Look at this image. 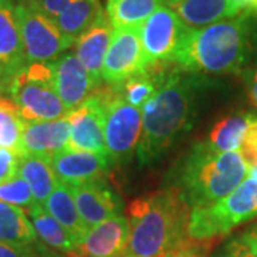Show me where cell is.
Segmentation results:
<instances>
[{
	"label": "cell",
	"instance_id": "20",
	"mask_svg": "<svg viewBox=\"0 0 257 257\" xmlns=\"http://www.w3.org/2000/svg\"><path fill=\"white\" fill-rule=\"evenodd\" d=\"M18 175L25 179L33 193L35 202L45 204L49 196L59 184L50 159L32 155H22L19 159Z\"/></svg>",
	"mask_w": 257,
	"mask_h": 257
},
{
	"label": "cell",
	"instance_id": "13",
	"mask_svg": "<svg viewBox=\"0 0 257 257\" xmlns=\"http://www.w3.org/2000/svg\"><path fill=\"white\" fill-rule=\"evenodd\" d=\"M50 165L59 183L67 187L104 179L113 166L106 155L73 150L69 147L50 157Z\"/></svg>",
	"mask_w": 257,
	"mask_h": 257
},
{
	"label": "cell",
	"instance_id": "15",
	"mask_svg": "<svg viewBox=\"0 0 257 257\" xmlns=\"http://www.w3.org/2000/svg\"><path fill=\"white\" fill-rule=\"evenodd\" d=\"M15 13V2L0 5V92H8L13 77L28 66Z\"/></svg>",
	"mask_w": 257,
	"mask_h": 257
},
{
	"label": "cell",
	"instance_id": "27",
	"mask_svg": "<svg viewBox=\"0 0 257 257\" xmlns=\"http://www.w3.org/2000/svg\"><path fill=\"white\" fill-rule=\"evenodd\" d=\"M163 70L159 67H150L142 73L130 77L123 83L114 86L119 94L128 104L142 109L152 96L156 93Z\"/></svg>",
	"mask_w": 257,
	"mask_h": 257
},
{
	"label": "cell",
	"instance_id": "1",
	"mask_svg": "<svg viewBox=\"0 0 257 257\" xmlns=\"http://www.w3.org/2000/svg\"><path fill=\"white\" fill-rule=\"evenodd\" d=\"M190 207L173 187L130 203V239L123 257H165L189 239Z\"/></svg>",
	"mask_w": 257,
	"mask_h": 257
},
{
	"label": "cell",
	"instance_id": "39",
	"mask_svg": "<svg viewBox=\"0 0 257 257\" xmlns=\"http://www.w3.org/2000/svg\"><path fill=\"white\" fill-rule=\"evenodd\" d=\"M165 2L167 5H170V8H172V6H175V5H177V3L182 2V0H165Z\"/></svg>",
	"mask_w": 257,
	"mask_h": 257
},
{
	"label": "cell",
	"instance_id": "22",
	"mask_svg": "<svg viewBox=\"0 0 257 257\" xmlns=\"http://www.w3.org/2000/svg\"><path fill=\"white\" fill-rule=\"evenodd\" d=\"M43 206L56 220L73 236L76 243H79L89 231L76 207L70 187L62 183L57 184Z\"/></svg>",
	"mask_w": 257,
	"mask_h": 257
},
{
	"label": "cell",
	"instance_id": "41",
	"mask_svg": "<svg viewBox=\"0 0 257 257\" xmlns=\"http://www.w3.org/2000/svg\"><path fill=\"white\" fill-rule=\"evenodd\" d=\"M66 256L67 257H79L77 254H76V253H70V254H66Z\"/></svg>",
	"mask_w": 257,
	"mask_h": 257
},
{
	"label": "cell",
	"instance_id": "42",
	"mask_svg": "<svg viewBox=\"0 0 257 257\" xmlns=\"http://www.w3.org/2000/svg\"><path fill=\"white\" fill-rule=\"evenodd\" d=\"M66 257H67V256H66Z\"/></svg>",
	"mask_w": 257,
	"mask_h": 257
},
{
	"label": "cell",
	"instance_id": "32",
	"mask_svg": "<svg viewBox=\"0 0 257 257\" xmlns=\"http://www.w3.org/2000/svg\"><path fill=\"white\" fill-rule=\"evenodd\" d=\"M19 159L20 155L18 152L0 147V183L18 175Z\"/></svg>",
	"mask_w": 257,
	"mask_h": 257
},
{
	"label": "cell",
	"instance_id": "34",
	"mask_svg": "<svg viewBox=\"0 0 257 257\" xmlns=\"http://www.w3.org/2000/svg\"><path fill=\"white\" fill-rule=\"evenodd\" d=\"M33 2L39 6V9L45 12L47 16L53 20L59 18L60 13L70 3V0H33Z\"/></svg>",
	"mask_w": 257,
	"mask_h": 257
},
{
	"label": "cell",
	"instance_id": "26",
	"mask_svg": "<svg viewBox=\"0 0 257 257\" xmlns=\"http://www.w3.org/2000/svg\"><path fill=\"white\" fill-rule=\"evenodd\" d=\"M253 114L236 113L219 120L210 132L209 145L219 152H237Z\"/></svg>",
	"mask_w": 257,
	"mask_h": 257
},
{
	"label": "cell",
	"instance_id": "23",
	"mask_svg": "<svg viewBox=\"0 0 257 257\" xmlns=\"http://www.w3.org/2000/svg\"><path fill=\"white\" fill-rule=\"evenodd\" d=\"M165 0H107L106 15L114 29H139Z\"/></svg>",
	"mask_w": 257,
	"mask_h": 257
},
{
	"label": "cell",
	"instance_id": "24",
	"mask_svg": "<svg viewBox=\"0 0 257 257\" xmlns=\"http://www.w3.org/2000/svg\"><path fill=\"white\" fill-rule=\"evenodd\" d=\"M0 241L13 246L37 243L36 230L22 207L0 202Z\"/></svg>",
	"mask_w": 257,
	"mask_h": 257
},
{
	"label": "cell",
	"instance_id": "38",
	"mask_svg": "<svg viewBox=\"0 0 257 257\" xmlns=\"http://www.w3.org/2000/svg\"><path fill=\"white\" fill-rule=\"evenodd\" d=\"M241 15L257 18V0H230Z\"/></svg>",
	"mask_w": 257,
	"mask_h": 257
},
{
	"label": "cell",
	"instance_id": "18",
	"mask_svg": "<svg viewBox=\"0 0 257 257\" xmlns=\"http://www.w3.org/2000/svg\"><path fill=\"white\" fill-rule=\"evenodd\" d=\"M69 138L70 123L67 117L49 121H25L20 139V155L50 159L67 147Z\"/></svg>",
	"mask_w": 257,
	"mask_h": 257
},
{
	"label": "cell",
	"instance_id": "37",
	"mask_svg": "<svg viewBox=\"0 0 257 257\" xmlns=\"http://www.w3.org/2000/svg\"><path fill=\"white\" fill-rule=\"evenodd\" d=\"M239 240L250 250V253L257 257V223L250 226L239 236Z\"/></svg>",
	"mask_w": 257,
	"mask_h": 257
},
{
	"label": "cell",
	"instance_id": "19",
	"mask_svg": "<svg viewBox=\"0 0 257 257\" xmlns=\"http://www.w3.org/2000/svg\"><path fill=\"white\" fill-rule=\"evenodd\" d=\"M172 9L192 29L204 28L241 15L230 0H182Z\"/></svg>",
	"mask_w": 257,
	"mask_h": 257
},
{
	"label": "cell",
	"instance_id": "36",
	"mask_svg": "<svg viewBox=\"0 0 257 257\" xmlns=\"http://www.w3.org/2000/svg\"><path fill=\"white\" fill-rule=\"evenodd\" d=\"M243 82H244L246 90H247L248 99L257 109V67L248 69L243 73Z\"/></svg>",
	"mask_w": 257,
	"mask_h": 257
},
{
	"label": "cell",
	"instance_id": "31",
	"mask_svg": "<svg viewBox=\"0 0 257 257\" xmlns=\"http://www.w3.org/2000/svg\"><path fill=\"white\" fill-rule=\"evenodd\" d=\"M239 153L247 163L250 170H257V116H253L250 120Z\"/></svg>",
	"mask_w": 257,
	"mask_h": 257
},
{
	"label": "cell",
	"instance_id": "16",
	"mask_svg": "<svg viewBox=\"0 0 257 257\" xmlns=\"http://www.w3.org/2000/svg\"><path fill=\"white\" fill-rule=\"evenodd\" d=\"M130 239L128 217L117 214L94 226L77 243L79 257H123Z\"/></svg>",
	"mask_w": 257,
	"mask_h": 257
},
{
	"label": "cell",
	"instance_id": "25",
	"mask_svg": "<svg viewBox=\"0 0 257 257\" xmlns=\"http://www.w3.org/2000/svg\"><path fill=\"white\" fill-rule=\"evenodd\" d=\"M101 10L99 0H70L55 22L66 36L76 40L96 20Z\"/></svg>",
	"mask_w": 257,
	"mask_h": 257
},
{
	"label": "cell",
	"instance_id": "28",
	"mask_svg": "<svg viewBox=\"0 0 257 257\" xmlns=\"http://www.w3.org/2000/svg\"><path fill=\"white\" fill-rule=\"evenodd\" d=\"M23 126L25 120L19 114L15 104L0 96V147L15 150L20 155Z\"/></svg>",
	"mask_w": 257,
	"mask_h": 257
},
{
	"label": "cell",
	"instance_id": "10",
	"mask_svg": "<svg viewBox=\"0 0 257 257\" xmlns=\"http://www.w3.org/2000/svg\"><path fill=\"white\" fill-rule=\"evenodd\" d=\"M147 70L139 29H114L104 59L101 80L117 86L130 77Z\"/></svg>",
	"mask_w": 257,
	"mask_h": 257
},
{
	"label": "cell",
	"instance_id": "11",
	"mask_svg": "<svg viewBox=\"0 0 257 257\" xmlns=\"http://www.w3.org/2000/svg\"><path fill=\"white\" fill-rule=\"evenodd\" d=\"M67 119L70 123L69 149L107 156L104 142V107L100 87L82 106L74 109Z\"/></svg>",
	"mask_w": 257,
	"mask_h": 257
},
{
	"label": "cell",
	"instance_id": "3",
	"mask_svg": "<svg viewBox=\"0 0 257 257\" xmlns=\"http://www.w3.org/2000/svg\"><path fill=\"white\" fill-rule=\"evenodd\" d=\"M194 106V83L180 70L163 72L156 93L142 107L143 130L138 146L142 165L160 160L179 136L190 127Z\"/></svg>",
	"mask_w": 257,
	"mask_h": 257
},
{
	"label": "cell",
	"instance_id": "9",
	"mask_svg": "<svg viewBox=\"0 0 257 257\" xmlns=\"http://www.w3.org/2000/svg\"><path fill=\"white\" fill-rule=\"evenodd\" d=\"M189 26L172 8L160 6L139 28L147 69L172 63Z\"/></svg>",
	"mask_w": 257,
	"mask_h": 257
},
{
	"label": "cell",
	"instance_id": "29",
	"mask_svg": "<svg viewBox=\"0 0 257 257\" xmlns=\"http://www.w3.org/2000/svg\"><path fill=\"white\" fill-rule=\"evenodd\" d=\"M0 202L25 209H29L33 203H36L29 184L19 175L0 183Z\"/></svg>",
	"mask_w": 257,
	"mask_h": 257
},
{
	"label": "cell",
	"instance_id": "8",
	"mask_svg": "<svg viewBox=\"0 0 257 257\" xmlns=\"http://www.w3.org/2000/svg\"><path fill=\"white\" fill-rule=\"evenodd\" d=\"M104 107V142L111 165H123L136 152L143 130L142 109L128 104L114 86L100 87Z\"/></svg>",
	"mask_w": 257,
	"mask_h": 257
},
{
	"label": "cell",
	"instance_id": "12",
	"mask_svg": "<svg viewBox=\"0 0 257 257\" xmlns=\"http://www.w3.org/2000/svg\"><path fill=\"white\" fill-rule=\"evenodd\" d=\"M50 69L56 92L70 113L82 106L100 87L73 52H66L50 62Z\"/></svg>",
	"mask_w": 257,
	"mask_h": 257
},
{
	"label": "cell",
	"instance_id": "35",
	"mask_svg": "<svg viewBox=\"0 0 257 257\" xmlns=\"http://www.w3.org/2000/svg\"><path fill=\"white\" fill-rule=\"evenodd\" d=\"M0 257H39L30 246H13L0 241Z\"/></svg>",
	"mask_w": 257,
	"mask_h": 257
},
{
	"label": "cell",
	"instance_id": "14",
	"mask_svg": "<svg viewBox=\"0 0 257 257\" xmlns=\"http://www.w3.org/2000/svg\"><path fill=\"white\" fill-rule=\"evenodd\" d=\"M76 207L87 229L117 216L123 210V202L104 179L70 187Z\"/></svg>",
	"mask_w": 257,
	"mask_h": 257
},
{
	"label": "cell",
	"instance_id": "2",
	"mask_svg": "<svg viewBox=\"0 0 257 257\" xmlns=\"http://www.w3.org/2000/svg\"><path fill=\"white\" fill-rule=\"evenodd\" d=\"M254 19L248 15L187 29L172 63L189 73H239L247 59Z\"/></svg>",
	"mask_w": 257,
	"mask_h": 257
},
{
	"label": "cell",
	"instance_id": "33",
	"mask_svg": "<svg viewBox=\"0 0 257 257\" xmlns=\"http://www.w3.org/2000/svg\"><path fill=\"white\" fill-rule=\"evenodd\" d=\"M213 257H254L250 250H248L241 241L239 237L236 239L229 240L227 243H224V246L217 250V253Z\"/></svg>",
	"mask_w": 257,
	"mask_h": 257
},
{
	"label": "cell",
	"instance_id": "5",
	"mask_svg": "<svg viewBox=\"0 0 257 257\" xmlns=\"http://www.w3.org/2000/svg\"><path fill=\"white\" fill-rule=\"evenodd\" d=\"M257 217V170H250L241 183L214 204L190 210L189 236L214 240L244 221Z\"/></svg>",
	"mask_w": 257,
	"mask_h": 257
},
{
	"label": "cell",
	"instance_id": "21",
	"mask_svg": "<svg viewBox=\"0 0 257 257\" xmlns=\"http://www.w3.org/2000/svg\"><path fill=\"white\" fill-rule=\"evenodd\" d=\"M28 214L36 230L37 237H40L45 244L62 251L64 254H70L76 251L77 243L73 236L56 220L43 204L33 203L28 209Z\"/></svg>",
	"mask_w": 257,
	"mask_h": 257
},
{
	"label": "cell",
	"instance_id": "17",
	"mask_svg": "<svg viewBox=\"0 0 257 257\" xmlns=\"http://www.w3.org/2000/svg\"><path fill=\"white\" fill-rule=\"evenodd\" d=\"M113 32L114 28L111 26L106 12L101 10L100 15L92 25L74 40V53L87 70V73L90 74V77L99 86H101L103 82L101 70L110 46Z\"/></svg>",
	"mask_w": 257,
	"mask_h": 257
},
{
	"label": "cell",
	"instance_id": "6",
	"mask_svg": "<svg viewBox=\"0 0 257 257\" xmlns=\"http://www.w3.org/2000/svg\"><path fill=\"white\" fill-rule=\"evenodd\" d=\"M9 100L25 121L64 119L70 110L56 92L49 63H29L10 82Z\"/></svg>",
	"mask_w": 257,
	"mask_h": 257
},
{
	"label": "cell",
	"instance_id": "4",
	"mask_svg": "<svg viewBox=\"0 0 257 257\" xmlns=\"http://www.w3.org/2000/svg\"><path fill=\"white\" fill-rule=\"evenodd\" d=\"M250 173L239 152H219L199 143L172 172L170 187L176 189L190 209L206 207L229 196Z\"/></svg>",
	"mask_w": 257,
	"mask_h": 257
},
{
	"label": "cell",
	"instance_id": "7",
	"mask_svg": "<svg viewBox=\"0 0 257 257\" xmlns=\"http://www.w3.org/2000/svg\"><path fill=\"white\" fill-rule=\"evenodd\" d=\"M15 13L28 63L53 62L74 45L73 39L66 36L33 0H16Z\"/></svg>",
	"mask_w": 257,
	"mask_h": 257
},
{
	"label": "cell",
	"instance_id": "40",
	"mask_svg": "<svg viewBox=\"0 0 257 257\" xmlns=\"http://www.w3.org/2000/svg\"><path fill=\"white\" fill-rule=\"evenodd\" d=\"M10 2H16V0H0V5H3V3H10Z\"/></svg>",
	"mask_w": 257,
	"mask_h": 257
},
{
	"label": "cell",
	"instance_id": "30",
	"mask_svg": "<svg viewBox=\"0 0 257 257\" xmlns=\"http://www.w3.org/2000/svg\"><path fill=\"white\" fill-rule=\"evenodd\" d=\"M214 240H196L189 237L165 257H209Z\"/></svg>",
	"mask_w": 257,
	"mask_h": 257
}]
</instances>
